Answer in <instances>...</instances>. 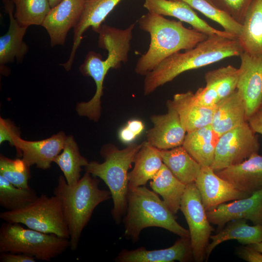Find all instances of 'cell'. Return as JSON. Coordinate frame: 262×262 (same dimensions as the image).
Here are the masks:
<instances>
[{"label": "cell", "instance_id": "obj_1", "mask_svg": "<svg viewBox=\"0 0 262 262\" xmlns=\"http://www.w3.org/2000/svg\"><path fill=\"white\" fill-rule=\"evenodd\" d=\"M237 38L209 35L194 48L177 52L165 59L145 76L144 94L147 96L180 74L201 68L243 52Z\"/></svg>", "mask_w": 262, "mask_h": 262}, {"label": "cell", "instance_id": "obj_2", "mask_svg": "<svg viewBox=\"0 0 262 262\" xmlns=\"http://www.w3.org/2000/svg\"><path fill=\"white\" fill-rule=\"evenodd\" d=\"M138 24L150 38L148 49L138 59L134 68L135 73L141 76H146L170 55L190 49L208 36L193 28H186L180 21L150 12L140 17Z\"/></svg>", "mask_w": 262, "mask_h": 262}, {"label": "cell", "instance_id": "obj_3", "mask_svg": "<svg viewBox=\"0 0 262 262\" xmlns=\"http://www.w3.org/2000/svg\"><path fill=\"white\" fill-rule=\"evenodd\" d=\"M99 180L86 172L77 183L69 185L60 176L53 193L60 200L65 220L70 235V248L77 249L82 230L89 222L95 209L109 199V190L99 188Z\"/></svg>", "mask_w": 262, "mask_h": 262}, {"label": "cell", "instance_id": "obj_4", "mask_svg": "<svg viewBox=\"0 0 262 262\" xmlns=\"http://www.w3.org/2000/svg\"><path fill=\"white\" fill-rule=\"evenodd\" d=\"M122 221L125 235L133 242L139 240L142 230L151 227L161 228L180 237L190 238L189 230L178 223L175 214L157 194L145 186L129 189L127 210Z\"/></svg>", "mask_w": 262, "mask_h": 262}, {"label": "cell", "instance_id": "obj_5", "mask_svg": "<svg viewBox=\"0 0 262 262\" xmlns=\"http://www.w3.org/2000/svg\"><path fill=\"white\" fill-rule=\"evenodd\" d=\"M141 146V143H132L119 149L107 144L100 151L104 162L91 161L85 167L86 172L101 179L108 187L113 201L112 215L117 224L120 223L127 210L128 171Z\"/></svg>", "mask_w": 262, "mask_h": 262}, {"label": "cell", "instance_id": "obj_6", "mask_svg": "<svg viewBox=\"0 0 262 262\" xmlns=\"http://www.w3.org/2000/svg\"><path fill=\"white\" fill-rule=\"evenodd\" d=\"M135 25L132 23L121 29L102 24L97 32L98 47L107 51V58L103 60L100 53L89 51L79 67L83 75L93 79L97 91H103L104 79L110 69L119 68L122 63L128 61Z\"/></svg>", "mask_w": 262, "mask_h": 262}, {"label": "cell", "instance_id": "obj_7", "mask_svg": "<svg viewBox=\"0 0 262 262\" xmlns=\"http://www.w3.org/2000/svg\"><path fill=\"white\" fill-rule=\"evenodd\" d=\"M70 246L68 238L26 229L19 223L4 222L0 228V253L25 254L49 262L64 253Z\"/></svg>", "mask_w": 262, "mask_h": 262}, {"label": "cell", "instance_id": "obj_8", "mask_svg": "<svg viewBox=\"0 0 262 262\" xmlns=\"http://www.w3.org/2000/svg\"><path fill=\"white\" fill-rule=\"evenodd\" d=\"M0 218L4 222L19 223L43 233L70 238L61 202L55 195L48 196L43 194L24 208L0 213Z\"/></svg>", "mask_w": 262, "mask_h": 262}, {"label": "cell", "instance_id": "obj_9", "mask_svg": "<svg viewBox=\"0 0 262 262\" xmlns=\"http://www.w3.org/2000/svg\"><path fill=\"white\" fill-rule=\"evenodd\" d=\"M180 210L189 227L193 259L197 262L206 260V250L213 229L195 182L186 185Z\"/></svg>", "mask_w": 262, "mask_h": 262}, {"label": "cell", "instance_id": "obj_10", "mask_svg": "<svg viewBox=\"0 0 262 262\" xmlns=\"http://www.w3.org/2000/svg\"><path fill=\"white\" fill-rule=\"evenodd\" d=\"M260 147L258 136L246 121L219 136L211 167L216 172L241 163L258 153Z\"/></svg>", "mask_w": 262, "mask_h": 262}, {"label": "cell", "instance_id": "obj_11", "mask_svg": "<svg viewBox=\"0 0 262 262\" xmlns=\"http://www.w3.org/2000/svg\"><path fill=\"white\" fill-rule=\"evenodd\" d=\"M236 89L242 95L247 119L262 105V54L243 52Z\"/></svg>", "mask_w": 262, "mask_h": 262}, {"label": "cell", "instance_id": "obj_12", "mask_svg": "<svg viewBox=\"0 0 262 262\" xmlns=\"http://www.w3.org/2000/svg\"><path fill=\"white\" fill-rule=\"evenodd\" d=\"M206 213L210 223L217 226L219 230L229 222L238 219L262 225V189L248 197L221 204Z\"/></svg>", "mask_w": 262, "mask_h": 262}, {"label": "cell", "instance_id": "obj_13", "mask_svg": "<svg viewBox=\"0 0 262 262\" xmlns=\"http://www.w3.org/2000/svg\"><path fill=\"white\" fill-rule=\"evenodd\" d=\"M67 136L63 131L48 138L39 141H27L16 136L13 146L17 155L29 166L35 165L43 170L50 168L54 159L63 149Z\"/></svg>", "mask_w": 262, "mask_h": 262}, {"label": "cell", "instance_id": "obj_14", "mask_svg": "<svg viewBox=\"0 0 262 262\" xmlns=\"http://www.w3.org/2000/svg\"><path fill=\"white\" fill-rule=\"evenodd\" d=\"M85 0H63L51 8L42 26L47 31L51 46L64 45L67 33L82 16Z\"/></svg>", "mask_w": 262, "mask_h": 262}, {"label": "cell", "instance_id": "obj_15", "mask_svg": "<svg viewBox=\"0 0 262 262\" xmlns=\"http://www.w3.org/2000/svg\"><path fill=\"white\" fill-rule=\"evenodd\" d=\"M195 183L206 211L221 204L250 196L218 176L211 166H202Z\"/></svg>", "mask_w": 262, "mask_h": 262}, {"label": "cell", "instance_id": "obj_16", "mask_svg": "<svg viewBox=\"0 0 262 262\" xmlns=\"http://www.w3.org/2000/svg\"><path fill=\"white\" fill-rule=\"evenodd\" d=\"M167 107L166 114L150 116L153 127L147 132V141L160 150L182 146L186 134L177 112L169 106Z\"/></svg>", "mask_w": 262, "mask_h": 262}, {"label": "cell", "instance_id": "obj_17", "mask_svg": "<svg viewBox=\"0 0 262 262\" xmlns=\"http://www.w3.org/2000/svg\"><path fill=\"white\" fill-rule=\"evenodd\" d=\"M148 12L170 16L190 24L193 28L207 35H219L230 38L234 35L216 29L200 18L189 4L179 0H145L143 5Z\"/></svg>", "mask_w": 262, "mask_h": 262}, {"label": "cell", "instance_id": "obj_18", "mask_svg": "<svg viewBox=\"0 0 262 262\" xmlns=\"http://www.w3.org/2000/svg\"><path fill=\"white\" fill-rule=\"evenodd\" d=\"M121 0H85L82 16L73 28V43L69 57L63 64L66 69H71L76 51L81 43L84 32L91 27L97 33L107 16Z\"/></svg>", "mask_w": 262, "mask_h": 262}, {"label": "cell", "instance_id": "obj_19", "mask_svg": "<svg viewBox=\"0 0 262 262\" xmlns=\"http://www.w3.org/2000/svg\"><path fill=\"white\" fill-rule=\"evenodd\" d=\"M215 172L248 196L262 189V156L258 153L251 155L241 163Z\"/></svg>", "mask_w": 262, "mask_h": 262}, {"label": "cell", "instance_id": "obj_20", "mask_svg": "<svg viewBox=\"0 0 262 262\" xmlns=\"http://www.w3.org/2000/svg\"><path fill=\"white\" fill-rule=\"evenodd\" d=\"M4 8L9 17V26L7 32L0 37V68L1 73L5 65L15 60L21 62L27 53L29 48L23 41L28 27L21 25L14 16V4L11 0H2Z\"/></svg>", "mask_w": 262, "mask_h": 262}, {"label": "cell", "instance_id": "obj_21", "mask_svg": "<svg viewBox=\"0 0 262 262\" xmlns=\"http://www.w3.org/2000/svg\"><path fill=\"white\" fill-rule=\"evenodd\" d=\"M193 257L189 237H180L171 246L148 250L144 247L133 250L123 249L115 259L118 262H180L189 261Z\"/></svg>", "mask_w": 262, "mask_h": 262}, {"label": "cell", "instance_id": "obj_22", "mask_svg": "<svg viewBox=\"0 0 262 262\" xmlns=\"http://www.w3.org/2000/svg\"><path fill=\"white\" fill-rule=\"evenodd\" d=\"M166 105L177 112L186 133L211 124L216 107L201 104L191 91L176 94Z\"/></svg>", "mask_w": 262, "mask_h": 262}, {"label": "cell", "instance_id": "obj_23", "mask_svg": "<svg viewBox=\"0 0 262 262\" xmlns=\"http://www.w3.org/2000/svg\"><path fill=\"white\" fill-rule=\"evenodd\" d=\"M246 121L245 104L236 89L216 104L211 126L220 136Z\"/></svg>", "mask_w": 262, "mask_h": 262}, {"label": "cell", "instance_id": "obj_24", "mask_svg": "<svg viewBox=\"0 0 262 262\" xmlns=\"http://www.w3.org/2000/svg\"><path fill=\"white\" fill-rule=\"evenodd\" d=\"M134 163L132 170L128 174L129 189L131 190L145 186L153 178L164 164L161 150L147 141L141 143Z\"/></svg>", "mask_w": 262, "mask_h": 262}, {"label": "cell", "instance_id": "obj_25", "mask_svg": "<svg viewBox=\"0 0 262 262\" xmlns=\"http://www.w3.org/2000/svg\"><path fill=\"white\" fill-rule=\"evenodd\" d=\"M219 138L210 124L187 132L182 146L202 166L211 167Z\"/></svg>", "mask_w": 262, "mask_h": 262}, {"label": "cell", "instance_id": "obj_26", "mask_svg": "<svg viewBox=\"0 0 262 262\" xmlns=\"http://www.w3.org/2000/svg\"><path fill=\"white\" fill-rule=\"evenodd\" d=\"M246 219H238L229 222L214 235H211L212 240L206 250V260L216 246L230 240H236L240 243L249 245L262 242V225L250 226Z\"/></svg>", "mask_w": 262, "mask_h": 262}, {"label": "cell", "instance_id": "obj_27", "mask_svg": "<svg viewBox=\"0 0 262 262\" xmlns=\"http://www.w3.org/2000/svg\"><path fill=\"white\" fill-rule=\"evenodd\" d=\"M238 39L244 52L250 55L262 54V0H252Z\"/></svg>", "mask_w": 262, "mask_h": 262}, {"label": "cell", "instance_id": "obj_28", "mask_svg": "<svg viewBox=\"0 0 262 262\" xmlns=\"http://www.w3.org/2000/svg\"><path fill=\"white\" fill-rule=\"evenodd\" d=\"M149 185L154 192L162 197L170 211L176 214L180 210L181 199L187 185L177 179L164 164L150 180Z\"/></svg>", "mask_w": 262, "mask_h": 262}, {"label": "cell", "instance_id": "obj_29", "mask_svg": "<svg viewBox=\"0 0 262 262\" xmlns=\"http://www.w3.org/2000/svg\"><path fill=\"white\" fill-rule=\"evenodd\" d=\"M164 164L180 180L187 185L195 182L202 166L182 146L167 150H161Z\"/></svg>", "mask_w": 262, "mask_h": 262}, {"label": "cell", "instance_id": "obj_30", "mask_svg": "<svg viewBox=\"0 0 262 262\" xmlns=\"http://www.w3.org/2000/svg\"><path fill=\"white\" fill-rule=\"evenodd\" d=\"M61 171L67 183L73 185L81 179L82 167L89 163L86 158L82 156L77 144L73 136H67L62 152L54 160Z\"/></svg>", "mask_w": 262, "mask_h": 262}, {"label": "cell", "instance_id": "obj_31", "mask_svg": "<svg viewBox=\"0 0 262 262\" xmlns=\"http://www.w3.org/2000/svg\"><path fill=\"white\" fill-rule=\"evenodd\" d=\"M38 196L31 187L20 188L0 175V205L7 211L24 208L34 202Z\"/></svg>", "mask_w": 262, "mask_h": 262}, {"label": "cell", "instance_id": "obj_32", "mask_svg": "<svg viewBox=\"0 0 262 262\" xmlns=\"http://www.w3.org/2000/svg\"><path fill=\"white\" fill-rule=\"evenodd\" d=\"M15 6L14 16L22 26H41L51 9L49 0H11Z\"/></svg>", "mask_w": 262, "mask_h": 262}, {"label": "cell", "instance_id": "obj_33", "mask_svg": "<svg viewBox=\"0 0 262 262\" xmlns=\"http://www.w3.org/2000/svg\"><path fill=\"white\" fill-rule=\"evenodd\" d=\"M239 73V68L229 65L207 72L204 79L206 84L216 91L221 100L236 90Z\"/></svg>", "mask_w": 262, "mask_h": 262}, {"label": "cell", "instance_id": "obj_34", "mask_svg": "<svg viewBox=\"0 0 262 262\" xmlns=\"http://www.w3.org/2000/svg\"><path fill=\"white\" fill-rule=\"evenodd\" d=\"M189 4L208 18L220 25L224 31L238 38L242 31V25L231 16L216 8L207 0H179Z\"/></svg>", "mask_w": 262, "mask_h": 262}, {"label": "cell", "instance_id": "obj_35", "mask_svg": "<svg viewBox=\"0 0 262 262\" xmlns=\"http://www.w3.org/2000/svg\"><path fill=\"white\" fill-rule=\"evenodd\" d=\"M30 167L22 159H11L0 155V175L16 187H30Z\"/></svg>", "mask_w": 262, "mask_h": 262}, {"label": "cell", "instance_id": "obj_36", "mask_svg": "<svg viewBox=\"0 0 262 262\" xmlns=\"http://www.w3.org/2000/svg\"><path fill=\"white\" fill-rule=\"evenodd\" d=\"M252 0H211L214 6L241 24Z\"/></svg>", "mask_w": 262, "mask_h": 262}, {"label": "cell", "instance_id": "obj_37", "mask_svg": "<svg viewBox=\"0 0 262 262\" xmlns=\"http://www.w3.org/2000/svg\"><path fill=\"white\" fill-rule=\"evenodd\" d=\"M196 99L201 104L213 107L220 101L216 91L211 86L206 84L194 93Z\"/></svg>", "mask_w": 262, "mask_h": 262}, {"label": "cell", "instance_id": "obj_38", "mask_svg": "<svg viewBox=\"0 0 262 262\" xmlns=\"http://www.w3.org/2000/svg\"><path fill=\"white\" fill-rule=\"evenodd\" d=\"M20 136L17 128L10 120L0 118V144L8 141L13 146L14 139Z\"/></svg>", "mask_w": 262, "mask_h": 262}, {"label": "cell", "instance_id": "obj_39", "mask_svg": "<svg viewBox=\"0 0 262 262\" xmlns=\"http://www.w3.org/2000/svg\"><path fill=\"white\" fill-rule=\"evenodd\" d=\"M237 255L248 262H262V253L248 245L240 247L236 251Z\"/></svg>", "mask_w": 262, "mask_h": 262}, {"label": "cell", "instance_id": "obj_40", "mask_svg": "<svg viewBox=\"0 0 262 262\" xmlns=\"http://www.w3.org/2000/svg\"><path fill=\"white\" fill-rule=\"evenodd\" d=\"M35 258L31 256L11 252L0 253V262H35Z\"/></svg>", "mask_w": 262, "mask_h": 262}, {"label": "cell", "instance_id": "obj_41", "mask_svg": "<svg viewBox=\"0 0 262 262\" xmlns=\"http://www.w3.org/2000/svg\"><path fill=\"white\" fill-rule=\"evenodd\" d=\"M252 130L262 136V105L247 120Z\"/></svg>", "mask_w": 262, "mask_h": 262}, {"label": "cell", "instance_id": "obj_42", "mask_svg": "<svg viewBox=\"0 0 262 262\" xmlns=\"http://www.w3.org/2000/svg\"><path fill=\"white\" fill-rule=\"evenodd\" d=\"M137 137L144 131L145 125L143 121L138 119L129 120L126 125Z\"/></svg>", "mask_w": 262, "mask_h": 262}, {"label": "cell", "instance_id": "obj_43", "mask_svg": "<svg viewBox=\"0 0 262 262\" xmlns=\"http://www.w3.org/2000/svg\"><path fill=\"white\" fill-rule=\"evenodd\" d=\"M118 137L122 143L129 145L132 143L137 136L125 126L119 131Z\"/></svg>", "mask_w": 262, "mask_h": 262}, {"label": "cell", "instance_id": "obj_44", "mask_svg": "<svg viewBox=\"0 0 262 262\" xmlns=\"http://www.w3.org/2000/svg\"><path fill=\"white\" fill-rule=\"evenodd\" d=\"M258 251L262 253V242L248 245Z\"/></svg>", "mask_w": 262, "mask_h": 262}, {"label": "cell", "instance_id": "obj_45", "mask_svg": "<svg viewBox=\"0 0 262 262\" xmlns=\"http://www.w3.org/2000/svg\"><path fill=\"white\" fill-rule=\"evenodd\" d=\"M63 0H49L51 8L56 6Z\"/></svg>", "mask_w": 262, "mask_h": 262}, {"label": "cell", "instance_id": "obj_46", "mask_svg": "<svg viewBox=\"0 0 262 262\" xmlns=\"http://www.w3.org/2000/svg\"><path fill=\"white\" fill-rule=\"evenodd\" d=\"M208 0V1H209L210 2H211V0Z\"/></svg>", "mask_w": 262, "mask_h": 262}]
</instances>
